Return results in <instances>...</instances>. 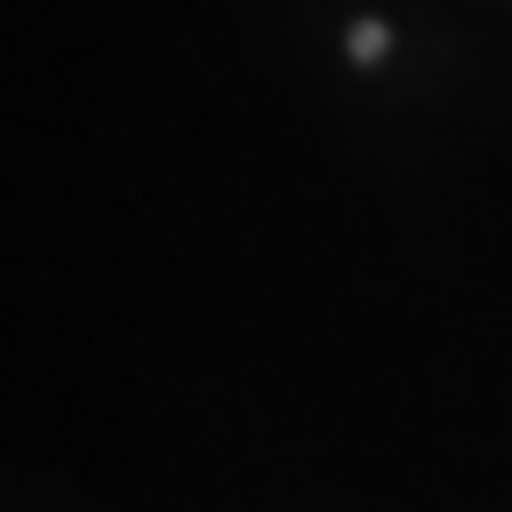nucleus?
<instances>
[{
	"mask_svg": "<svg viewBox=\"0 0 512 512\" xmlns=\"http://www.w3.org/2000/svg\"><path fill=\"white\" fill-rule=\"evenodd\" d=\"M349 50H356L363 64H377V57H384V29H377V22H363V29H349Z\"/></svg>",
	"mask_w": 512,
	"mask_h": 512,
	"instance_id": "1",
	"label": "nucleus"
}]
</instances>
